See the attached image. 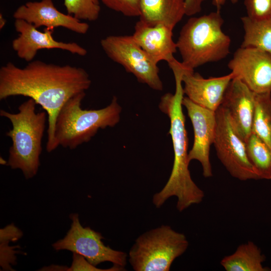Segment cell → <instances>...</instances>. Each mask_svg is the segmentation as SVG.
I'll use <instances>...</instances> for the list:
<instances>
[{
	"instance_id": "cell-3",
	"label": "cell",
	"mask_w": 271,
	"mask_h": 271,
	"mask_svg": "<svg viewBox=\"0 0 271 271\" xmlns=\"http://www.w3.org/2000/svg\"><path fill=\"white\" fill-rule=\"evenodd\" d=\"M36 104L30 98L19 105L18 113L0 110V115L8 118L12 125V128L6 133L12 141L7 165L12 169L21 170L26 179L34 177L38 171L48 120L45 111L36 112Z\"/></svg>"
},
{
	"instance_id": "cell-1",
	"label": "cell",
	"mask_w": 271,
	"mask_h": 271,
	"mask_svg": "<svg viewBox=\"0 0 271 271\" xmlns=\"http://www.w3.org/2000/svg\"><path fill=\"white\" fill-rule=\"evenodd\" d=\"M91 83L88 73L81 67L33 60L20 68L9 62L0 68V100L28 97L45 110L48 115L46 150L51 153L57 148L54 128L59 111L71 97L85 92Z\"/></svg>"
},
{
	"instance_id": "cell-7",
	"label": "cell",
	"mask_w": 271,
	"mask_h": 271,
	"mask_svg": "<svg viewBox=\"0 0 271 271\" xmlns=\"http://www.w3.org/2000/svg\"><path fill=\"white\" fill-rule=\"evenodd\" d=\"M215 113L216 126L213 145L220 161L236 179L240 181L259 179L248 158L245 143L233 128L227 111L220 105Z\"/></svg>"
},
{
	"instance_id": "cell-8",
	"label": "cell",
	"mask_w": 271,
	"mask_h": 271,
	"mask_svg": "<svg viewBox=\"0 0 271 271\" xmlns=\"http://www.w3.org/2000/svg\"><path fill=\"white\" fill-rule=\"evenodd\" d=\"M100 45L108 58L122 66L139 82L154 90H162L158 64L137 44L131 35L108 36L101 39Z\"/></svg>"
},
{
	"instance_id": "cell-13",
	"label": "cell",
	"mask_w": 271,
	"mask_h": 271,
	"mask_svg": "<svg viewBox=\"0 0 271 271\" xmlns=\"http://www.w3.org/2000/svg\"><path fill=\"white\" fill-rule=\"evenodd\" d=\"M16 19L23 20L36 28L42 26L54 30L63 27L79 34H85L89 25L74 16L60 12L52 0L30 1L19 7L13 14Z\"/></svg>"
},
{
	"instance_id": "cell-17",
	"label": "cell",
	"mask_w": 271,
	"mask_h": 271,
	"mask_svg": "<svg viewBox=\"0 0 271 271\" xmlns=\"http://www.w3.org/2000/svg\"><path fill=\"white\" fill-rule=\"evenodd\" d=\"M186 15L185 0H140V20L174 29Z\"/></svg>"
},
{
	"instance_id": "cell-6",
	"label": "cell",
	"mask_w": 271,
	"mask_h": 271,
	"mask_svg": "<svg viewBox=\"0 0 271 271\" xmlns=\"http://www.w3.org/2000/svg\"><path fill=\"white\" fill-rule=\"evenodd\" d=\"M188 246L184 234L162 225L136 239L128 252V261L135 271H169Z\"/></svg>"
},
{
	"instance_id": "cell-16",
	"label": "cell",
	"mask_w": 271,
	"mask_h": 271,
	"mask_svg": "<svg viewBox=\"0 0 271 271\" xmlns=\"http://www.w3.org/2000/svg\"><path fill=\"white\" fill-rule=\"evenodd\" d=\"M173 29L158 25L151 26L139 20L131 35L133 40L157 64L161 61L168 63L175 58L177 44L173 39Z\"/></svg>"
},
{
	"instance_id": "cell-12",
	"label": "cell",
	"mask_w": 271,
	"mask_h": 271,
	"mask_svg": "<svg viewBox=\"0 0 271 271\" xmlns=\"http://www.w3.org/2000/svg\"><path fill=\"white\" fill-rule=\"evenodd\" d=\"M15 29L18 36L12 43V48L21 59L30 62L41 49H58L80 56L87 55L84 48L75 42L58 41L52 36L53 29L45 28L44 32L23 20L16 19Z\"/></svg>"
},
{
	"instance_id": "cell-10",
	"label": "cell",
	"mask_w": 271,
	"mask_h": 271,
	"mask_svg": "<svg viewBox=\"0 0 271 271\" xmlns=\"http://www.w3.org/2000/svg\"><path fill=\"white\" fill-rule=\"evenodd\" d=\"M233 78L257 94L271 93V54L253 47H240L228 63Z\"/></svg>"
},
{
	"instance_id": "cell-4",
	"label": "cell",
	"mask_w": 271,
	"mask_h": 271,
	"mask_svg": "<svg viewBox=\"0 0 271 271\" xmlns=\"http://www.w3.org/2000/svg\"><path fill=\"white\" fill-rule=\"evenodd\" d=\"M220 11L190 18L182 28L176 42L181 64L194 70L205 64L219 61L230 53L231 40L222 29Z\"/></svg>"
},
{
	"instance_id": "cell-5",
	"label": "cell",
	"mask_w": 271,
	"mask_h": 271,
	"mask_svg": "<svg viewBox=\"0 0 271 271\" xmlns=\"http://www.w3.org/2000/svg\"><path fill=\"white\" fill-rule=\"evenodd\" d=\"M85 92L69 98L57 115L54 140L58 147L71 150L88 142L99 129L113 127L119 121L121 107L113 96L110 103L99 109H83L81 102Z\"/></svg>"
},
{
	"instance_id": "cell-26",
	"label": "cell",
	"mask_w": 271,
	"mask_h": 271,
	"mask_svg": "<svg viewBox=\"0 0 271 271\" xmlns=\"http://www.w3.org/2000/svg\"><path fill=\"white\" fill-rule=\"evenodd\" d=\"M186 15L192 16L200 13L202 4L205 0H185Z\"/></svg>"
},
{
	"instance_id": "cell-20",
	"label": "cell",
	"mask_w": 271,
	"mask_h": 271,
	"mask_svg": "<svg viewBox=\"0 0 271 271\" xmlns=\"http://www.w3.org/2000/svg\"><path fill=\"white\" fill-rule=\"evenodd\" d=\"M245 143L248 158L259 179L271 180V149L253 133Z\"/></svg>"
},
{
	"instance_id": "cell-18",
	"label": "cell",
	"mask_w": 271,
	"mask_h": 271,
	"mask_svg": "<svg viewBox=\"0 0 271 271\" xmlns=\"http://www.w3.org/2000/svg\"><path fill=\"white\" fill-rule=\"evenodd\" d=\"M264 255L253 242L239 245L232 254L224 256L220 264L226 271H267L263 266Z\"/></svg>"
},
{
	"instance_id": "cell-24",
	"label": "cell",
	"mask_w": 271,
	"mask_h": 271,
	"mask_svg": "<svg viewBox=\"0 0 271 271\" xmlns=\"http://www.w3.org/2000/svg\"><path fill=\"white\" fill-rule=\"evenodd\" d=\"M108 8L127 17H139L140 0H99Z\"/></svg>"
},
{
	"instance_id": "cell-14",
	"label": "cell",
	"mask_w": 271,
	"mask_h": 271,
	"mask_svg": "<svg viewBox=\"0 0 271 271\" xmlns=\"http://www.w3.org/2000/svg\"><path fill=\"white\" fill-rule=\"evenodd\" d=\"M255 93L242 81L233 78L229 83L221 106L225 108L238 136L244 141L252 133Z\"/></svg>"
},
{
	"instance_id": "cell-23",
	"label": "cell",
	"mask_w": 271,
	"mask_h": 271,
	"mask_svg": "<svg viewBox=\"0 0 271 271\" xmlns=\"http://www.w3.org/2000/svg\"><path fill=\"white\" fill-rule=\"evenodd\" d=\"M247 16L262 20L271 19V0H244Z\"/></svg>"
},
{
	"instance_id": "cell-21",
	"label": "cell",
	"mask_w": 271,
	"mask_h": 271,
	"mask_svg": "<svg viewBox=\"0 0 271 271\" xmlns=\"http://www.w3.org/2000/svg\"><path fill=\"white\" fill-rule=\"evenodd\" d=\"M252 133L271 149V93H255Z\"/></svg>"
},
{
	"instance_id": "cell-19",
	"label": "cell",
	"mask_w": 271,
	"mask_h": 271,
	"mask_svg": "<svg viewBox=\"0 0 271 271\" xmlns=\"http://www.w3.org/2000/svg\"><path fill=\"white\" fill-rule=\"evenodd\" d=\"M244 30L241 47L256 48L271 54V19L256 20L241 18Z\"/></svg>"
},
{
	"instance_id": "cell-9",
	"label": "cell",
	"mask_w": 271,
	"mask_h": 271,
	"mask_svg": "<svg viewBox=\"0 0 271 271\" xmlns=\"http://www.w3.org/2000/svg\"><path fill=\"white\" fill-rule=\"evenodd\" d=\"M72 223L65 237L52 244L56 250H68L84 256L91 264L97 266L109 261L124 268L128 255L105 245L101 233L89 227H83L77 213L70 215Z\"/></svg>"
},
{
	"instance_id": "cell-28",
	"label": "cell",
	"mask_w": 271,
	"mask_h": 271,
	"mask_svg": "<svg viewBox=\"0 0 271 271\" xmlns=\"http://www.w3.org/2000/svg\"><path fill=\"white\" fill-rule=\"evenodd\" d=\"M6 24V20L2 14H0V29L2 30Z\"/></svg>"
},
{
	"instance_id": "cell-27",
	"label": "cell",
	"mask_w": 271,
	"mask_h": 271,
	"mask_svg": "<svg viewBox=\"0 0 271 271\" xmlns=\"http://www.w3.org/2000/svg\"><path fill=\"white\" fill-rule=\"evenodd\" d=\"M226 0H212V5L216 7L217 10L220 11L221 7L225 4ZM231 2L235 4L237 3L238 0H230Z\"/></svg>"
},
{
	"instance_id": "cell-2",
	"label": "cell",
	"mask_w": 271,
	"mask_h": 271,
	"mask_svg": "<svg viewBox=\"0 0 271 271\" xmlns=\"http://www.w3.org/2000/svg\"><path fill=\"white\" fill-rule=\"evenodd\" d=\"M175 80V92L167 93L161 99L159 107L170 118L174 162L170 177L163 189L153 197V203L160 208L170 197L177 198L176 208L182 212L194 204L201 203L204 198V191L192 180L190 171L187 152L188 139L185 128V117L182 110L184 97L182 75L183 69L179 66L172 69Z\"/></svg>"
},
{
	"instance_id": "cell-25",
	"label": "cell",
	"mask_w": 271,
	"mask_h": 271,
	"mask_svg": "<svg viewBox=\"0 0 271 271\" xmlns=\"http://www.w3.org/2000/svg\"><path fill=\"white\" fill-rule=\"evenodd\" d=\"M125 269L120 266L113 264V265L107 269H101L96 267L89 262L86 259L80 254L73 252V261L70 267H67V271L77 270H90V271H120Z\"/></svg>"
},
{
	"instance_id": "cell-11",
	"label": "cell",
	"mask_w": 271,
	"mask_h": 271,
	"mask_svg": "<svg viewBox=\"0 0 271 271\" xmlns=\"http://www.w3.org/2000/svg\"><path fill=\"white\" fill-rule=\"evenodd\" d=\"M182 103L187 109L194 130L193 145L188 153L189 161H199L202 167L203 176L211 177L213 173L210 161V149L215 138V111L194 103L187 97H183Z\"/></svg>"
},
{
	"instance_id": "cell-15",
	"label": "cell",
	"mask_w": 271,
	"mask_h": 271,
	"mask_svg": "<svg viewBox=\"0 0 271 271\" xmlns=\"http://www.w3.org/2000/svg\"><path fill=\"white\" fill-rule=\"evenodd\" d=\"M233 77L230 72L220 77L204 78L194 70L185 68L182 75L184 93L194 103L216 111L221 105L226 90Z\"/></svg>"
},
{
	"instance_id": "cell-22",
	"label": "cell",
	"mask_w": 271,
	"mask_h": 271,
	"mask_svg": "<svg viewBox=\"0 0 271 271\" xmlns=\"http://www.w3.org/2000/svg\"><path fill=\"white\" fill-rule=\"evenodd\" d=\"M67 14L80 20L94 21L101 10L99 0H64Z\"/></svg>"
}]
</instances>
